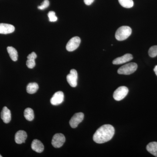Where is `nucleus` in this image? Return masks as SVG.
I'll list each match as a JSON object with an SVG mask.
<instances>
[{
  "label": "nucleus",
  "mask_w": 157,
  "mask_h": 157,
  "mask_svg": "<svg viewBox=\"0 0 157 157\" xmlns=\"http://www.w3.org/2000/svg\"><path fill=\"white\" fill-rule=\"evenodd\" d=\"M115 130L111 125H104L96 131L93 136V140L97 143H105L112 139Z\"/></svg>",
  "instance_id": "nucleus-1"
},
{
  "label": "nucleus",
  "mask_w": 157,
  "mask_h": 157,
  "mask_svg": "<svg viewBox=\"0 0 157 157\" xmlns=\"http://www.w3.org/2000/svg\"><path fill=\"white\" fill-rule=\"evenodd\" d=\"M132 33V29L128 26H123L119 28L115 33V38L118 41H123L128 39Z\"/></svg>",
  "instance_id": "nucleus-2"
},
{
  "label": "nucleus",
  "mask_w": 157,
  "mask_h": 157,
  "mask_svg": "<svg viewBox=\"0 0 157 157\" xmlns=\"http://www.w3.org/2000/svg\"><path fill=\"white\" fill-rule=\"evenodd\" d=\"M137 65L136 63H131L122 66L117 70L119 74L128 75L134 73L137 70Z\"/></svg>",
  "instance_id": "nucleus-3"
},
{
  "label": "nucleus",
  "mask_w": 157,
  "mask_h": 157,
  "mask_svg": "<svg viewBox=\"0 0 157 157\" xmlns=\"http://www.w3.org/2000/svg\"><path fill=\"white\" fill-rule=\"evenodd\" d=\"M128 91V89L126 86H120L113 93V98L116 101H120L125 98Z\"/></svg>",
  "instance_id": "nucleus-4"
},
{
  "label": "nucleus",
  "mask_w": 157,
  "mask_h": 157,
  "mask_svg": "<svg viewBox=\"0 0 157 157\" xmlns=\"http://www.w3.org/2000/svg\"><path fill=\"white\" fill-rule=\"evenodd\" d=\"M66 140L64 135L61 133H58L54 135L52 140V144L55 148H59L61 147Z\"/></svg>",
  "instance_id": "nucleus-5"
},
{
  "label": "nucleus",
  "mask_w": 157,
  "mask_h": 157,
  "mask_svg": "<svg viewBox=\"0 0 157 157\" xmlns=\"http://www.w3.org/2000/svg\"><path fill=\"white\" fill-rule=\"evenodd\" d=\"M81 42V39L78 36L73 37L70 39L66 45V48L68 51L72 52L78 48Z\"/></svg>",
  "instance_id": "nucleus-6"
},
{
  "label": "nucleus",
  "mask_w": 157,
  "mask_h": 157,
  "mask_svg": "<svg viewBox=\"0 0 157 157\" xmlns=\"http://www.w3.org/2000/svg\"><path fill=\"white\" fill-rule=\"evenodd\" d=\"M84 116V114L82 113L79 112L75 113L70 121V124L71 128H77L78 124L83 121Z\"/></svg>",
  "instance_id": "nucleus-7"
},
{
  "label": "nucleus",
  "mask_w": 157,
  "mask_h": 157,
  "mask_svg": "<svg viewBox=\"0 0 157 157\" xmlns=\"http://www.w3.org/2000/svg\"><path fill=\"white\" fill-rule=\"evenodd\" d=\"M78 74L77 71L74 69L70 70V74L67 76V79L70 86L75 87L77 86Z\"/></svg>",
  "instance_id": "nucleus-8"
},
{
  "label": "nucleus",
  "mask_w": 157,
  "mask_h": 157,
  "mask_svg": "<svg viewBox=\"0 0 157 157\" xmlns=\"http://www.w3.org/2000/svg\"><path fill=\"white\" fill-rule=\"evenodd\" d=\"M63 93L62 91H58L55 93L50 100V102L54 106H57L63 103L64 101Z\"/></svg>",
  "instance_id": "nucleus-9"
},
{
  "label": "nucleus",
  "mask_w": 157,
  "mask_h": 157,
  "mask_svg": "<svg viewBox=\"0 0 157 157\" xmlns=\"http://www.w3.org/2000/svg\"><path fill=\"white\" fill-rule=\"evenodd\" d=\"M133 59V56L131 54H126L123 56L118 57L113 60V64L114 65H120L130 61Z\"/></svg>",
  "instance_id": "nucleus-10"
},
{
  "label": "nucleus",
  "mask_w": 157,
  "mask_h": 157,
  "mask_svg": "<svg viewBox=\"0 0 157 157\" xmlns=\"http://www.w3.org/2000/svg\"><path fill=\"white\" fill-rule=\"evenodd\" d=\"M27 138L26 132L22 130H20L15 135V141L17 144L25 143Z\"/></svg>",
  "instance_id": "nucleus-11"
},
{
  "label": "nucleus",
  "mask_w": 157,
  "mask_h": 157,
  "mask_svg": "<svg viewBox=\"0 0 157 157\" xmlns=\"http://www.w3.org/2000/svg\"><path fill=\"white\" fill-rule=\"evenodd\" d=\"M15 30L14 26L9 24H0V34H8L13 33Z\"/></svg>",
  "instance_id": "nucleus-12"
},
{
  "label": "nucleus",
  "mask_w": 157,
  "mask_h": 157,
  "mask_svg": "<svg viewBox=\"0 0 157 157\" xmlns=\"http://www.w3.org/2000/svg\"><path fill=\"white\" fill-rule=\"evenodd\" d=\"M1 118L6 124L9 123L11 121V111L6 107H3L1 112Z\"/></svg>",
  "instance_id": "nucleus-13"
},
{
  "label": "nucleus",
  "mask_w": 157,
  "mask_h": 157,
  "mask_svg": "<svg viewBox=\"0 0 157 157\" xmlns=\"http://www.w3.org/2000/svg\"><path fill=\"white\" fill-rule=\"evenodd\" d=\"M32 149L36 152L41 153L44 151V147L43 144L38 139L33 140L31 144Z\"/></svg>",
  "instance_id": "nucleus-14"
},
{
  "label": "nucleus",
  "mask_w": 157,
  "mask_h": 157,
  "mask_svg": "<svg viewBox=\"0 0 157 157\" xmlns=\"http://www.w3.org/2000/svg\"><path fill=\"white\" fill-rule=\"evenodd\" d=\"M147 150L155 156L157 157V142H151L146 147Z\"/></svg>",
  "instance_id": "nucleus-15"
},
{
  "label": "nucleus",
  "mask_w": 157,
  "mask_h": 157,
  "mask_svg": "<svg viewBox=\"0 0 157 157\" xmlns=\"http://www.w3.org/2000/svg\"><path fill=\"white\" fill-rule=\"evenodd\" d=\"M7 49L9 56L12 60L14 62L17 61L18 54H17V51L16 50V49L12 46H8Z\"/></svg>",
  "instance_id": "nucleus-16"
},
{
  "label": "nucleus",
  "mask_w": 157,
  "mask_h": 157,
  "mask_svg": "<svg viewBox=\"0 0 157 157\" xmlns=\"http://www.w3.org/2000/svg\"><path fill=\"white\" fill-rule=\"evenodd\" d=\"M39 89V86L36 82H31L26 87V91L29 94L36 93Z\"/></svg>",
  "instance_id": "nucleus-17"
},
{
  "label": "nucleus",
  "mask_w": 157,
  "mask_h": 157,
  "mask_svg": "<svg viewBox=\"0 0 157 157\" xmlns=\"http://www.w3.org/2000/svg\"><path fill=\"white\" fill-rule=\"evenodd\" d=\"M24 115L27 120L32 121L34 118L33 110L31 108H27L25 109L24 112Z\"/></svg>",
  "instance_id": "nucleus-18"
},
{
  "label": "nucleus",
  "mask_w": 157,
  "mask_h": 157,
  "mask_svg": "<svg viewBox=\"0 0 157 157\" xmlns=\"http://www.w3.org/2000/svg\"><path fill=\"white\" fill-rule=\"evenodd\" d=\"M119 2L123 7L130 9L134 6L133 0H118Z\"/></svg>",
  "instance_id": "nucleus-19"
},
{
  "label": "nucleus",
  "mask_w": 157,
  "mask_h": 157,
  "mask_svg": "<svg viewBox=\"0 0 157 157\" xmlns=\"http://www.w3.org/2000/svg\"><path fill=\"white\" fill-rule=\"evenodd\" d=\"M149 56L151 57H155L157 56V45H154L149 48L148 51Z\"/></svg>",
  "instance_id": "nucleus-20"
},
{
  "label": "nucleus",
  "mask_w": 157,
  "mask_h": 157,
  "mask_svg": "<svg viewBox=\"0 0 157 157\" xmlns=\"http://www.w3.org/2000/svg\"><path fill=\"white\" fill-rule=\"evenodd\" d=\"M48 18H49V21L51 22H55L57 20V17L56 15V13L54 11H49L48 12Z\"/></svg>",
  "instance_id": "nucleus-21"
},
{
  "label": "nucleus",
  "mask_w": 157,
  "mask_h": 157,
  "mask_svg": "<svg viewBox=\"0 0 157 157\" xmlns=\"http://www.w3.org/2000/svg\"><path fill=\"white\" fill-rule=\"evenodd\" d=\"M49 6V2L48 0H44V2L41 4V6H38V9L40 10H44L48 8Z\"/></svg>",
  "instance_id": "nucleus-22"
},
{
  "label": "nucleus",
  "mask_w": 157,
  "mask_h": 157,
  "mask_svg": "<svg viewBox=\"0 0 157 157\" xmlns=\"http://www.w3.org/2000/svg\"><path fill=\"white\" fill-rule=\"evenodd\" d=\"M26 66L29 69H33L36 66L35 59H28L26 61Z\"/></svg>",
  "instance_id": "nucleus-23"
},
{
  "label": "nucleus",
  "mask_w": 157,
  "mask_h": 157,
  "mask_svg": "<svg viewBox=\"0 0 157 157\" xmlns=\"http://www.w3.org/2000/svg\"><path fill=\"white\" fill-rule=\"evenodd\" d=\"M37 58V55L35 52H32L27 56L28 59H35Z\"/></svg>",
  "instance_id": "nucleus-24"
},
{
  "label": "nucleus",
  "mask_w": 157,
  "mask_h": 157,
  "mask_svg": "<svg viewBox=\"0 0 157 157\" xmlns=\"http://www.w3.org/2000/svg\"><path fill=\"white\" fill-rule=\"evenodd\" d=\"M94 0H84L85 4L87 6H90L94 2Z\"/></svg>",
  "instance_id": "nucleus-25"
},
{
  "label": "nucleus",
  "mask_w": 157,
  "mask_h": 157,
  "mask_svg": "<svg viewBox=\"0 0 157 157\" xmlns=\"http://www.w3.org/2000/svg\"><path fill=\"white\" fill-rule=\"evenodd\" d=\"M154 72L157 76V65L155 67L154 69Z\"/></svg>",
  "instance_id": "nucleus-26"
},
{
  "label": "nucleus",
  "mask_w": 157,
  "mask_h": 157,
  "mask_svg": "<svg viewBox=\"0 0 157 157\" xmlns=\"http://www.w3.org/2000/svg\"><path fill=\"white\" fill-rule=\"evenodd\" d=\"M2 157V155H0V157Z\"/></svg>",
  "instance_id": "nucleus-27"
}]
</instances>
